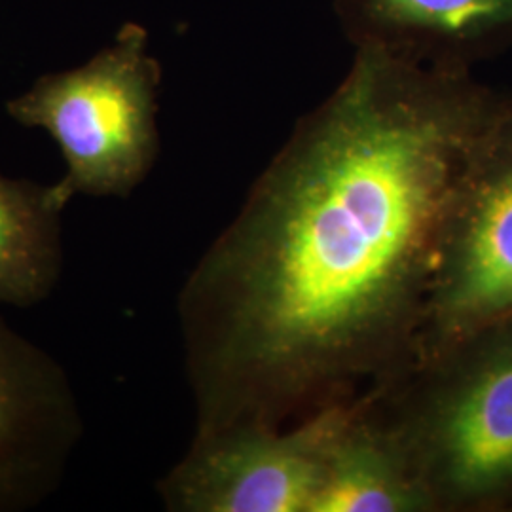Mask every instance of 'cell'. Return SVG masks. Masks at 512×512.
Returning a JSON list of instances; mask_svg holds the SVG:
<instances>
[{"instance_id":"1","label":"cell","mask_w":512,"mask_h":512,"mask_svg":"<svg viewBox=\"0 0 512 512\" xmlns=\"http://www.w3.org/2000/svg\"><path fill=\"white\" fill-rule=\"evenodd\" d=\"M501 97L471 71L357 48L184 281L196 431L291 425L412 357L448 207Z\"/></svg>"},{"instance_id":"2","label":"cell","mask_w":512,"mask_h":512,"mask_svg":"<svg viewBox=\"0 0 512 512\" xmlns=\"http://www.w3.org/2000/svg\"><path fill=\"white\" fill-rule=\"evenodd\" d=\"M359 397L431 512H512V317L410 359Z\"/></svg>"},{"instance_id":"3","label":"cell","mask_w":512,"mask_h":512,"mask_svg":"<svg viewBox=\"0 0 512 512\" xmlns=\"http://www.w3.org/2000/svg\"><path fill=\"white\" fill-rule=\"evenodd\" d=\"M160 80L147 31L128 23L86 65L46 74L8 101L18 124L48 131L61 148L67 173L52 186L65 207L78 194L128 200L147 179L160 150Z\"/></svg>"},{"instance_id":"4","label":"cell","mask_w":512,"mask_h":512,"mask_svg":"<svg viewBox=\"0 0 512 512\" xmlns=\"http://www.w3.org/2000/svg\"><path fill=\"white\" fill-rule=\"evenodd\" d=\"M509 317L512 97L503 95L476 139L448 207L420 336L410 359L437 353Z\"/></svg>"},{"instance_id":"5","label":"cell","mask_w":512,"mask_h":512,"mask_svg":"<svg viewBox=\"0 0 512 512\" xmlns=\"http://www.w3.org/2000/svg\"><path fill=\"white\" fill-rule=\"evenodd\" d=\"M351 399L285 427L236 423L194 431L158 482L171 512H313Z\"/></svg>"},{"instance_id":"6","label":"cell","mask_w":512,"mask_h":512,"mask_svg":"<svg viewBox=\"0 0 512 512\" xmlns=\"http://www.w3.org/2000/svg\"><path fill=\"white\" fill-rule=\"evenodd\" d=\"M82 435V412L63 366L0 317V512L48 501Z\"/></svg>"},{"instance_id":"7","label":"cell","mask_w":512,"mask_h":512,"mask_svg":"<svg viewBox=\"0 0 512 512\" xmlns=\"http://www.w3.org/2000/svg\"><path fill=\"white\" fill-rule=\"evenodd\" d=\"M355 48H376L404 61L471 71L512 44V0H334Z\"/></svg>"},{"instance_id":"8","label":"cell","mask_w":512,"mask_h":512,"mask_svg":"<svg viewBox=\"0 0 512 512\" xmlns=\"http://www.w3.org/2000/svg\"><path fill=\"white\" fill-rule=\"evenodd\" d=\"M313 512H431L403 450L359 395L330 450Z\"/></svg>"},{"instance_id":"9","label":"cell","mask_w":512,"mask_h":512,"mask_svg":"<svg viewBox=\"0 0 512 512\" xmlns=\"http://www.w3.org/2000/svg\"><path fill=\"white\" fill-rule=\"evenodd\" d=\"M63 211L54 186L0 173V306L29 310L63 274Z\"/></svg>"}]
</instances>
